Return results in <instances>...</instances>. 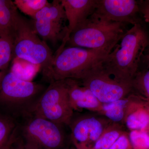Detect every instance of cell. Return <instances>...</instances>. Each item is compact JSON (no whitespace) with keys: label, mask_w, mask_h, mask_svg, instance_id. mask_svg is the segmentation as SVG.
I'll return each instance as SVG.
<instances>
[{"label":"cell","mask_w":149,"mask_h":149,"mask_svg":"<svg viewBox=\"0 0 149 149\" xmlns=\"http://www.w3.org/2000/svg\"><path fill=\"white\" fill-rule=\"evenodd\" d=\"M145 22L127 30L118 45L101 61L102 66L118 81L131 84L141 59L149 46V33Z\"/></svg>","instance_id":"cell-1"},{"label":"cell","mask_w":149,"mask_h":149,"mask_svg":"<svg viewBox=\"0 0 149 149\" xmlns=\"http://www.w3.org/2000/svg\"><path fill=\"white\" fill-rule=\"evenodd\" d=\"M126 25L91 15L71 33L67 44L110 53L127 31Z\"/></svg>","instance_id":"cell-2"},{"label":"cell","mask_w":149,"mask_h":149,"mask_svg":"<svg viewBox=\"0 0 149 149\" xmlns=\"http://www.w3.org/2000/svg\"><path fill=\"white\" fill-rule=\"evenodd\" d=\"M13 58L24 60L41 68L44 78L49 81L54 59L47 43L41 40L33 25L19 15L13 36Z\"/></svg>","instance_id":"cell-3"},{"label":"cell","mask_w":149,"mask_h":149,"mask_svg":"<svg viewBox=\"0 0 149 149\" xmlns=\"http://www.w3.org/2000/svg\"><path fill=\"white\" fill-rule=\"evenodd\" d=\"M109 53L78 47H65L54 56L49 82L68 79L82 80Z\"/></svg>","instance_id":"cell-4"},{"label":"cell","mask_w":149,"mask_h":149,"mask_svg":"<svg viewBox=\"0 0 149 149\" xmlns=\"http://www.w3.org/2000/svg\"><path fill=\"white\" fill-rule=\"evenodd\" d=\"M19 127L18 136L28 149H61L65 145V125L31 114L24 118Z\"/></svg>","instance_id":"cell-5"},{"label":"cell","mask_w":149,"mask_h":149,"mask_svg":"<svg viewBox=\"0 0 149 149\" xmlns=\"http://www.w3.org/2000/svg\"><path fill=\"white\" fill-rule=\"evenodd\" d=\"M42 89L40 84L22 80L10 71L1 81L0 103L24 118L32 114Z\"/></svg>","instance_id":"cell-6"},{"label":"cell","mask_w":149,"mask_h":149,"mask_svg":"<svg viewBox=\"0 0 149 149\" xmlns=\"http://www.w3.org/2000/svg\"><path fill=\"white\" fill-rule=\"evenodd\" d=\"M74 113L70 104L64 80L50 83L38 100L32 114L68 126Z\"/></svg>","instance_id":"cell-7"},{"label":"cell","mask_w":149,"mask_h":149,"mask_svg":"<svg viewBox=\"0 0 149 149\" xmlns=\"http://www.w3.org/2000/svg\"><path fill=\"white\" fill-rule=\"evenodd\" d=\"M102 61L80 80L99 101L102 104L111 102L124 98L133 92L131 84L120 82L112 77L102 66Z\"/></svg>","instance_id":"cell-8"},{"label":"cell","mask_w":149,"mask_h":149,"mask_svg":"<svg viewBox=\"0 0 149 149\" xmlns=\"http://www.w3.org/2000/svg\"><path fill=\"white\" fill-rule=\"evenodd\" d=\"M113 123L98 113L72 116L69 126L70 138L75 148L91 149L109 127Z\"/></svg>","instance_id":"cell-9"},{"label":"cell","mask_w":149,"mask_h":149,"mask_svg":"<svg viewBox=\"0 0 149 149\" xmlns=\"http://www.w3.org/2000/svg\"><path fill=\"white\" fill-rule=\"evenodd\" d=\"M33 26L37 35L43 40L56 45L62 42L67 31L64 9L60 1L54 0L36 15Z\"/></svg>","instance_id":"cell-10"},{"label":"cell","mask_w":149,"mask_h":149,"mask_svg":"<svg viewBox=\"0 0 149 149\" xmlns=\"http://www.w3.org/2000/svg\"><path fill=\"white\" fill-rule=\"evenodd\" d=\"M92 16L105 20L134 25L144 22L139 1L97 0Z\"/></svg>","instance_id":"cell-11"},{"label":"cell","mask_w":149,"mask_h":149,"mask_svg":"<svg viewBox=\"0 0 149 149\" xmlns=\"http://www.w3.org/2000/svg\"><path fill=\"white\" fill-rule=\"evenodd\" d=\"M66 15L67 31L56 53L65 47L68 39L73 31L86 21L95 11L97 0H61Z\"/></svg>","instance_id":"cell-12"},{"label":"cell","mask_w":149,"mask_h":149,"mask_svg":"<svg viewBox=\"0 0 149 149\" xmlns=\"http://www.w3.org/2000/svg\"><path fill=\"white\" fill-rule=\"evenodd\" d=\"M65 80L67 86L70 104L74 111L86 110L93 112H100L102 104L80 80L72 79Z\"/></svg>","instance_id":"cell-13"},{"label":"cell","mask_w":149,"mask_h":149,"mask_svg":"<svg viewBox=\"0 0 149 149\" xmlns=\"http://www.w3.org/2000/svg\"><path fill=\"white\" fill-rule=\"evenodd\" d=\"M123 125L129 131L146 130L149 132V101L134 93Z\"/></svg>","instance_id":"cell-14"},{"label":"cell","mask_w":149,"mask_h":149,"mask_svg":"<svg viewBox=\"0 0 149 149\" xmlns=\"http://www.w3.org/2000/svg\"><path fill=\"white\" fill-rule=\"evenodd\" d=\"M134 95L133 92L124 98L102 104L101 110L99 113L113 123L123 125L128 107L133 100Z\"/></svg>","instance_id":"cell-15"},{"label":"cell","mask_w":149,"mask_h":149,"mask_svg":"<svg viewBox=\"0 0 149 149\" xmlns=\"http://www.w3.org/2000/svg\"><path fill=\"white\" fill-rule=\"evenodd\" d=\"M19 15L13 1L0 0V34L13 37Z\"/></svg>","instance_id":"cell-16"},{"label":"cell","mask_w":149,"mask_h":149,"mask_svg":"<svg viewBox=\"0 0 149 149\" xmlns=\"http://www.w3.org/2000/svg\"><path fill=\"white\" fill-rule=\"evenodd\" d=\"M18 125L13 118L0 115V149H9L17 133Z\"/></svg>","instance_id":"cell-17"},{"label":"cell","mask_w":149,"mask_h":149,"mask_svg":"<svg viewBox=\"0 0 149 149\" xmlns=\"http://www.w3.org/2000/svg\"><path fill=\"white\" fill-rule=\"evenodd\" d=\"M41 68L24 60L13 58L10 71L22 80L32 81Z\"/></svg>","instance_id":"cell-18"},{"label":"cell","mask_w":149,"mask_h":149,"mask_svg":"<svg viewBox=\"0 0 149 149\" xmlns=\"http://www.w3.org/2000/svg\"><path fill=\"white\" fill-rule=\"evenodd\" d=\"M125 131L124 125L113 123L91 149H109L119 136Z\"/></svg>","instance_id":"cell-19"},{"label":"cell","mask_w":149,"mask_h":149,"mask_svg":"<svg viewBox=\"0 0 149 149\" xmlns=\"http://www.w3.org/2000/svg\"><path fill=\"white\" fill-rule=\"evenodd\" d=\"M13 37L0 34V70L4 72L13 58Z\"/></svg>","instance_id":"cell-20"},{"label":"cell","mask_w":149,"mask_h":149,"mask_svg":"<svg viewBox=\"0 0 149 149\" xmlns=\"http://www.w3.org/2000/svg\"><path fill=\"white\" fill-rule=\"evenodd\" d=\"M133 92L149 101V70L139 69L131 81Z\"/></svg>","instance_id":"cell-21"},{"label":"cell","mask_w":149,"mask_h":149,"mask_svg":"<svg viewBox=\"0 0 149 149\" xmlns=\"http://www.w3.org/2000/svg\"><path fill=\"white\" fill-rule=\"evenodd\" d=\"M13 2L22 12L33 19L39 11L50 3L47 0H15Z\"/></svg>","instance_id":"cell-22"},{"label":"cell","mask_w":149,"mask_h":149,"mask_svg":"<svg viewBox=\"0 0 149 149\" xmlns=\"http://www.w3.org/2000/svg\"><path fill=\"white\" fill-rule=\"evenodd\" d=\"M133 149H149V132L146 130L128 132Z\"/></svg>","instance_id":"cell-23"},{"label":"cell","mask_w":149,"mask_h":149,"mask_svg":"<svg viewBox=\"0 0 149 149\" xmlns=\"http://www.w3.org/2000/svg\"><path fill=\"white\" fill-rule=\"evenodd\" d=\"M109 149H133L128 132L125 131L123 133Z\"/></svg>","instance_id":"cell-24"},{"label":"cell","mask_w":149,"mask_h":149,"mask_svg":"<svg viewBox=\"0 0 149 149\" xmlns=\"http://www.w3.org/2000/svg\"><path fill=\"white\" fill-rule=\"evenodd\" d=\"M139 4L144 21L149 25V1H139Z\"/></svg>","instance_id":"cell-25"},{"label":"cell","mask_w":149,"mask_h":149,"mask_svg":"<svg viewBox=\"0 0 149 149\" xmlns=\"http://www.w3.org/2000/svg\"><path fill=\"white\" fill-rule=\"evenodd\" d=\"M9 149H28L26 148L19 138L18 132L16 137Z\"/></svg>","instance_id":"cell-26"},{"label":"cell","mask_w":149,"mask_h":149,"mask_svg":"<svg viewBox=\"0 0 149 149\" xmlns=\"http://www.w3.org/2000/svg\"><path fill=\"white\" fill-rule=\"evenodd\" d=\"M5 73V72H2V71H1V70H0V84H1V81L3 76Z\"/></svg>","instance_id":"cell-27"},{"label":"cell","mask_w":149,"mask_h":149,"mask_svg":"<svg viewBox=\"0 0 149 149\" xmlns=\"http://www.w3.org/2000/svg\"><path fill=\"white\" fill-rule=\"evenodd\" d=\"M146 61H147V68L149 69V54L146 56Z\"/></svg>","instance_id":"cell-28"},{"label":"cell","mask_w":149,"mask_h":149,"mask_svg":"<svg viewBox=\"0 0 149 149\" xmlns=\"http://www.w3.org/2000/svg\"><path fill=\"white\" fill-rule=\"evenodd\" d=\"M77 149L75 148V149Z\"/></svg>","instance_id":"cell-29"}]
</instances>
